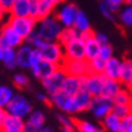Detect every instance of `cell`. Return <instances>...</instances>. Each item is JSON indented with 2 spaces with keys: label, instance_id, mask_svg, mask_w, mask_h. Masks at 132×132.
<instances>
[{
  "label": "cell",
  "instance_id": "obj_26",
  "mask_svg": "<svg viewBox=\"0 0 132 132\" xmlns=\"http://www.w3.org/2000/svg\"><path fill=\"white\" fill-rule=\"evenodd\" d=\"M120 119L113 113H109L107 116L102 119V127L104 132H120Z\"/></svg>",
  "mask_w": 132,
  "mask_h": 132
},
{
  "label": "cell",
  "instance_id": "obj_44",
  "mask_svg": "<svg viewBox=\"0 0 132 132\" xmlns=\"http://www.w3.org/2000/svg\"><path fill=\"white\" fill-rule=\"evenodd\" d=\"M35 98L40 102H44L46 104H50V100H48V96L45 93V92H38L35 93Z\"/></svg>",
  "mask_w": 132,
  "mask_h": 132
},
{
  "label": "cell",
  "instance_id": "obj_47",
  "mask_svg": "<svg viewBox=\"0 0 132 132\" xmlns=\"http://www.w3.org/2000/svg\"><path fill=\"white\" fill-rule=\"evenodd\" d=\"M5 115H6V112H5V108H3V107H0V124H1V121L4 120Z\"/></svg>",
  "mask_w": 132,
  "mask_h": 132
},
{
  "label": "cell",
  "instance_id": "obj_23",
  "mask_svg": "<svg viewBox=\"0 0 132 132\" xmlns=\"http://www.w3.org/2000/svg\"><path fill=\"white\" fill-rule=\"evenodd\" d=\"M56 68H58V67H56V65H53V64L48 63V62H46V61L43 60L39 64H36V65L32 67L30 70H32L33 76H34L35 79H38V80L41 81L43 79H45L46 76L50 75V74H51Z\"/></svg>",
  "mask_w": 132,
  "mask_h": 132
},
{
  "label": "cell",
  "instance_id": "obj_33",
  "mask_svg": "<svg viewBox=\"0 0 132 132\" xmlns=\"http://www.w3.org/2000/svg\"><path fill=\"white\" fill-rule=\"evenodd\" d=\"M104 63H105V61L101 60L98 57L92 61H88V74H103Z\"/></svg>",
  "mask_w": 132,
  "mask_h": 132
},
{
  "label": "cell",
  "instance_id": "obj_42",
  "mask_svg": "<svg viewBox=\"0 0 132 132\" xmlns=\"http://www.w3.org/2000/svg\"><path fill=\"white\" fill-rule=\"evenodd\" d=\"M93 36L95 39L98 41L100 45H104V44H108L109 43V38L105 33H102V32H93Z\"/></svg>",
  "mask_w": 132,
  "mask_h": 132
},
{
  "label": "cell",
  "instance_id": "obj_21",
  "mask_svg": "<svg viewBox=\"0 0 132 132\" xmlns=\"http://www.w3.org/2000/svg\"><path fill=\"white\" fill-rule=\"evenodd\" d=\"M120 84L126 88L131 90L132 86V61L130 58H124L121 61V70L119 76Z\"/></svg>",
  "mask_w": 132,
  "mask_h": 132
},
{
  "label": "cell",
  "instance_id": "obj_25",
  "mask_svg": "<svg viewBox=\"0 0 132 132\" xmlns=\"http://www.w3.org/2000/svg\"><path fill=\"white\" fill-rule=\"evenodd\" d=\"M121 87H124L120 84L119 80H113V79H104V84H103V88H102V95L101 96L107 97L112 100L113 97L115 96L118 92L121 90Z\"/></svg>",
  "mask_w": 132,
  "mask_h": 132
},
{
  "label": "cell",
  "instance_id": "obj_34",
  "mask_svg": "<svg viewBox=\"0 0 132 132\" xmlns=\"http://www.w3.org/2000/svg\"><path fill=\"white\" fill-rule=\"evenodd\" d=\"M112 113L119 119H124L128 115H132V105H120V104H114L112 109Z\"/></svg>",
  "mask_w": 132,
  "mask_h": 132
},
{
  "label": "cell",
  "instance_id": "obj_43",
  "mask_svg": "<svg viewBox=\"0 0 132 132\" xmlns=\"http://www.w3.org/2000/svg\"><path fill=\"white\" fill-rule=\"evenodd\" d=\"M100 10H101V13H102V15H103L107 20L115 21V13H113L112 11H109L108 9L105 7V5L102 4V3L100 4Z\"/></svg>",
  "mask_w": 132,
  "mask_h": 132
},
{
  "label": "cell",
  "instance_id": "obj_4",
  "mask_svg": "<svg viewBox=\"0 0 132 132\" xmlns=\"http://www.w3.org/2000/svg\"><path fill=\"white\" fill-rule=\"evenodd\" d=\"M10 27H11L18 35L26 40L34 30L36 27V20L32 17H11L9 16L6 21Z\"/></svg>",
  "mask_w": 132,
  "mask_h": 132
},
{
  "label": "cell",
  "instance_id": "obj_2",
  "mask_svg": "<svg viewBox=\"0 0 132 132\" xmlns=\"http://www.w3.org/2000/svg\"><path fill=\"white\" fill-rule=\"evenodd\" d=\"M40 53L43 60L53 64L56 67H61L63 64L65 57H64L63 45L60 41H47L40 48Z\"/></svg>",
  "mask_w": 132,
  "mask_h": 132
},
{
  "label": "cell",
  "instance_id": "obj_46",
  "mask_svg": "<svg viewBox=\"0 0 132 132\" xmlns=\"http://www.w3.org/2000/svg\"><path fill=\"white\" fill-rule=\"evenodd\" d=\"M13 1H15V0H0V5H1L6 11H9L10 7H11V5L13 4Z\"/></svg>",
  "mask_w": 132,
  "mask_h": 132
},
{
  "label": "cell",
  "instance_id": "obj_11",
  "mask_svg": "<svg viewBox=\"0 0 132 132\" xmlns=\"http://www.w3.org/2000/svg\"><path fill=\"white\" fill-rule=\"evenodd\" d=\"M61 68L67 75L84 78L88 74V65L86 60H64Z\"/></svg>",
  "mask_w": 132,
  "mask_h": 132
},
{
  "label": "cell",
  "instance_id": "obj_20",
  "mask_svg": "<svg viewBox=\"0 0 132 132\" xmlns=\"http://www.w3.org/2000/svg\"><path fill=\"white\" fill-rule=\"evenodd\" d=\"M65 0H39V9H38V21L46 16L53 15V11L61 4H64Z\"/></svg>",
  "mask_w": 132,
  "mask_h": 132
},
{
  "label": "cell",
  "instance_id": "obj_17",
  "mask_svg": "<svg viewBox=\"0 0 132 132\" xmlns=\"http://www.w3.org/2000/svg\"><path fill=\"white\" fill-rule=\"evenodd\" d=\"M121 58L113 56L108 61H105L103 69V76L107 79H113V80H119L121 70Z\"/></svg>",
  "mask_w": 132,
  "mask_h": 132
},
{
  "label": "cell",
  "instance_id": "obj_35",
  "mask_svg": "<svg viewBox=\"0 0 132 132\" xmlns=\"http://www.w3.org/2000/svg\"><path fill=\"white\" fill-rule=\"evenodd\" d=\"M13 85L15 87H17L18 90H24V88L29 87V78L26 74H22V73H17L13 75Z\"/></svg>",
  "mask_w": 132,
  "mask_h": 132
},
{
  "label": "cell",
  "instance_id": "obj_37",
  "mask_svg": "<svg viewBox=\"0 0 132 132\" xmlns=\"http://www.w3.org/2000/svg\"><path fill=\"white\" fill-rule=\"evenodd\" d=\"M114 56V50H113V46L110 44H104L101 45L100 47V52H98V58L103 61H108L110 57Z\"/></svg>",
  "mask_w": 132,
  "mask_h": 132
},
{
  "label": "cell",
  "instance_id": "obj_50",
  "mask_svg": "<svg viewBox=\"0 0 132 132\" xmlns=\"http://www.w3.org/2000/svg\"><path fill=\"white\" fill-rule=\"evenodd\" d=\"M3 53H4V47L0 45V62H1V58H3Z\"/></svg>",
  "mask_w": 132,
  "mask_h": 132
},
{
  "label": "cell",
  "instance_id": "obj_30",
  "mask_svg": "<svg viewBox=\"0 0 132 132\" xmlns=\"http://www.w3.org/2000/svg\"><path fill=\"white\" fill-rule=\"evenodd\" d=\"M119 20H120V23L124 27L131 28L132 27V6L131 5H125L124 7L119 10Z\"/></svg>",
  "mask_w": 132,
  "mask_h": 132
},
{
  "label": "cell",
  "instance_id": "obj_1",
  "mask_svg": "<svg viewBox=\"0 0 132 132\" xmlns=\"http://www.w3.org/2000/svg\"><path fill=\"white\" fill-rule=\"evenodd\" d=\"M35 30L45 43L58 41L62 26L58 23V21L55 18L53 15H50V16H46L41 20L36 21Z\"/></svg>",
  "mask_w": 132,
  "mask_h": 132
},
{
  "label": "cell",
  "instance_id": "obj_13",
  "mask_svg": "<svg viewBox=\"0 0 132 132\" xmlns=\"http://www.w3.org/2000/svg\"><path fill=\"white\" fill-rule=\"evenodd\" d=\"M46 118L43 110L33 109L24 119V132H39L44 127Z\"/></svg>",
  "mask_w": 132,
  "mask_h": 132
},
{
  "label": "cell",
  "instance_id": "obj_49",
  "mask_svg": "<svg viewBox=\"0 0 132 132\" xmlns=\"http://www.w3.org/2000/svg\"><path fill=\"white\" fill-rule=\"evenodd\" d=\"M62 131L63 132H76L74 128H62Z\"/></svg>",
  "mask_w": 132,
  "mask_h": 132
},
{
  "label": "cell",
  "instance_id": "obj_22",
  "mask_svg": "<svg viewBox=\"0 0 132 132\" xmlns=\"http://www.w3.org/2000/svg\"><path fill=\"white\" fill-rule=\"evenodd\" d=\"M73 28L75 29L80 35H86V34L92 32L90 21H88L85 12L80 11V10L78 11V13H76V16H75V20H74V23H73Z\"/></svg>",
  "mask_w": 132,
  "mask_h": 132
},
{
  "label": "cell",
  "instance_id": "obj_38",
  "mask_svg": "<svg viewBox=\"0 0 132 132\" xmlns=\"http://www.w3.org/2000/svg\"><path fill=\"white\" fill-rule=\"evenodd\" d=\"M102 4L105 5V7L113 13H118L121 6L125 4V0H103Z\"/></svg>",
  "mask_w": 132,
  "mask_h": 132
},
{
  "label": "cell",
  "instance_id": "obj_31",
  "mask_svg": "<svg viewBox=\"0 0 132 132\" xmlns=\"http://www.w3.org/2000/svg\"><path fill=\"white\" fill-rule=\"evenodd\" d=\"M15 96V91L12 90L7 85H1L0 86V107L5 108L10 101L12 100V97Z\"/></svg>",
  "mask_w": 132,
  "mask_h": 132
},
{
  "label": "cell",
  "instance_id": "obj_45",
  "mask_svg": "<svg viewBox=\"0 0 132 132\" xmlns=\"http://www.w3.org/2000/svg\"><path fill=\"white\" fill-rule=\"evenodd\" d=\"M9 18V12L5 10L1 5H0V24L4 23V22H6Z\"/></svg>",
  "mask_w": 132,
  "mask_h": 132
},
{
  "label": "cell",
  "instance_id": "obj_27",
  "mask_svg": "<svg viewBox=\"0 0 132 132\" xmlns=\"http://www.w3.org/2000/svg\"><path fill=\"white\" fill-rule=\"evenodd\" d=\"M74 130L76 132H104L103 127L87 120L74 119Z\"/></svg>",
  "mask_w": 132,
  "mask_h": 132
},
{
  "label": "cell",
  "instance_id": "obj_19",
  "mask_svg": "<svg viewBox=\"0 0 132 132\" xmlns=\"http://www.w3.org/2000/svg\"><path fill=\"white\" fill-rule=\"evenodd\" d=\"M82 88V79L72 75H65L61 91L68 96H74Z\"/></svg>",
  "mask_w": 132,
  "mask_h": 132
},
{
  "label": "cell",
  "instance_id": "obj_29",
  "mask_svg": "<svg viewBox=\"0 0 132 132\" xmlns=\"http://www.w3.org/2000/svg\"><path fill=\"white\" fill-rule=\"evenodd\" d=\"M3 65L7 69L16 68V53L15 48H4L3 58H1Z\"/></svg>",
  "mask_w": 132,
  "mask_h": 132
},
{
  "label": "cell",
  "instance_id": "obj_3",
  "mask_svg": "<svg viewBox=\"0 0 132 132\" xmlns=\"http://www.w3.org/2000/svg\"><path fill=\"white\" fill-rule=\"evenodd\" d=\"M33 110V105L28 98H26L21 93H15L10 103L5 107V112L9 115L16 116L20 119H26L29 115V113Z\"/></svg>",
  "mask_w": 132,
  "mask_h": 132
},
{
  "label": "cell",
  "instance_id": "obj_52",
  "mask_svg": "<svg viewBox=\"0 0 132 132\" xmlns=\"http://www.w3.org/2000/svg\"><path fill=\"white\" fill-rule=\"evenodd\" d=\"M0 86H1V85H0Z\"/></svg>",
  "mask_w": 132,
  "mask_h": 132
},
{
  "label": "cell",
  "instance_id": "obj_28",
  "mask_svg": "<svg viewBox=\"0 0 132 132\" xmlns=\"http://www.w3.org/2000/svg\"><path fill=\"white\" fill-rule=\"evenodd\" d=\"M113 104L120 105H132V95L131 90L126 87H121V90L112 98Z\"/></svg>",
  "mask_w": 132,
  "mask_h": 132
},
{
  "label": "cell",
  "instance_id": "obj_8",
  "mask_svg": "<svg viewBox=\"0 0 132 132\" xmlns=\"http://www.w3.org/2000/svg\"><path fill=\"white\" fill-rule=\"evenodd\" d=\"M113 105L114 104H113V101L110 98L98 96V97H93L92 98L88 110L92 113V115L95 116L96 119L102 120L104 116H107L109 113H112Z\"/></svg>",
  "mask_w": 132,
  "mask_h": 132
},
{
  "label": "cell",
  "instance_id": "obj_9",
  "mask_svg": "<svg viewBox=\"0 0 132 132\" xmlns=\"http://www.w3.org/2000/svg\"><path fill=\"white\" fill-rule=\"evenodd\" d=\"M63 51L65 60H85V46L82 35H79L78 38L64 44Z\"/></svg>",
  "mask_w": 132,
  "mask_h": 132
},
{
  "label": "cell",
  "instance_id": "obj_39",
  "mask_svg": "<svg viewBox=\"0 0 132 132\" xmlns=\"http://www.w3.org/2000/svg\"><path fill=\"white\" fill-rule=\"evenodd\" d=\"M57 120L62 125V128H74V119L67 114H58Z\"/></svg>",
  "mask_w": 132,
  "mask_h": 132
},
{
  "label": "cell",
  "instance_id": "obj_41",
  "mask_svg": "<svg viewBox=\"0 0 132 132\" xmlns=\"http://www.w3.org/2000/svg\"><path fill=\"white\" fill-rule=\"evenodd\" d=\"M43 61V57H41V53H40V50L39 48H33L32 50V55H30V65H29V69L39 64Z\"/></svg>",
  "mask_w": 132,
  "mask_h": 132
},
{
  "label": "cell",
  "instance_id": "obj_5",
  "mask_svg": "<svg viewBox=\"0 0 132 132\" xmlns=\"http://www.w3.org/2000/svg\"><path fill=\"white\" fill-rule=\"evenodd\" d=\"M65 75H67V74L64 73L63 69L61 68V67H58V68L55 69L48 76H46L45 79L41 80V85H43L44 92L48 97L52 96V95H55L56 92L61 91Z\"/></svg>",
  "mask_w": 132,
  "mask_h": 132
},
{
  "label": "cell",
  "instance_id": "obj_10",
  "mask_svg": "<svg viewBox=\"0 0 132 132\" xmlns=\"http://www.w3.org/2000/svg\"><path fill=\"white\" fill-rule=\"evenodd\" d=\"M104 79L103 74H87L82 78V88L92 98L98 97L102 95Z\"/></svg>",
  "mask_w": 132,
  "mask_h": 132
},
{
  "label": "cell",
  "instance_id": "obj_36",
  "mask_svg": "<svg viewBox=\"0 0 132 132\" xmlns=\"http://www.w3.org/2000/svg\"><path fill=\"white\" fill-rule=\"evenodd\" d=\"M24 43H27L28 45H30L33 48H40L41 46L44 45L45 41L39 36V34L36 33V30H34V32H33L32 34L24 40Z\"/></svg>",
  "mask_w": 132,
  "mask_h": 132
},
{
  "label": "cell",
  "instance_id": "obj_32",
  "mask_svg": "<svg viewBox=\"0 0 132 132\" xmlns=\"http://www.w3.org/2000/svg\"><path fill=\"white\" fill-rule=\"evenodd\" d=\"M79 35H80V34L76 32L73 27H70V28H62L61 34H60V38H58V41H60L62 45H64V44H67L68 41L78 38Z\"/></svg>",
  "mask_w": 132,
  "mask_h": 132
},
{
  "label": "cell",
  "instance_id": "obj_16",
  "mask_svg": "<svg viewBox=\"0 0 132 132\" xmlns=\"http://www.w3.org/2000/svg\"><path fill=\"white\" fill-rule=\"evenodd\" d=\"M72 97H73V107H74V115L88 110L92 97L85 91L84 88H81L78 93H75Z\"/></svg>",
  "mask_w": 132,
  "mask_h": 132
},
{
  "label": "cell",
  "instance_id": "obj_6",
  "mask_svg": "<svg viewBox=\"0 0 132 132\" xmlns=\"http://www.w3.org/2000/svg\"><path fill=\"white\" fill-rule=\"evenodd\" d=\"M79 11V9L76 7L75 4L72 3H64L61 4V6L57 9L55 12V18L58 21V23L62 26V28H70L73 27L74 20H75L76 13Z\"/></svg>",
  "mask_w": 132,
  "mask_h": 132
},
{
  "label": "cell",
  "instance_id": "obj_48",
  "mask_svg": "<svg viewBox=\"0 0 132 132\" xmlns=\"http://www.w3.org/2000/svg\"><path fill=\"white\" fill-rule=\"evenodd\" d=\"M39 132H55V131H53V130H51V128H48V127H43Z\"/></svg>",
  "mask_w": 132,
  "mask_h": 132
},
{
  "label": "cell",
  "instance_id": "obj_12",
  "mask_svg": "<svg viewBox=\"0 0 132 132\" xmlns=\"http://www.w3.org/2000/svg\"><path fill=\"white\" fill-rule=\"evenodd\" d=\"M50 104L56 107L58 110L67 114V115H74V107H73V97L65 95L64 92L58 91L55 95L48 97Z\"/></svg>",
  "mask_w": 132,
  "mask_h": 132
},
{
  "label": "cell",
  "instance_id": "obj_14",
  "mask_svg": "<svg viewBox=\"0 0 132 132\" xmlns=\"http://www.w3.org/2000/svg\"><path fill=\"white\" fill-rule=\"evenodd\" d=\"M33 47L27 43H23L17 48H15L16 53V67L22 69H29L30 65V55Z\"/></svg>",
  "mask_w": 132,
  "mask_h": 132
},
{
  "label": "cell",
  "instance_id": "obj_15",
  "mask_svg": "<svg viewBox=\"0 0 132 132\" xmlns=\"http://www.w3.org/2000/svg\"><path fill=\"white\" fill-rule=\"evenodd\" d=\"M82 38H84V46H85V60L88 62V61H92V60H95V58H97L101 45L95 39L93 30L91 33L86 34V35H82Z\"/></svg>",
  "mask_w": 132,
  "mask_h": 132
},
{
  "label": "cell",
  "instance_id": "obj_53",
  "mask_svg": "<svg viewBox=\"0 0 132 132\" xmlns=\"http://www.w3.org/2000/svg\"><path fill=\"white\" fill-rule=\"evenodd\" d=\"M23 132H24V131H23Z\"/></svg>",
  "mask_w": 132,
  "mask_h": 132
},
{
  "label": "cell",
  "instance_id": "obj_51",
  "mask_svg": "<svg viewBox=\"0 0 132 132\" xmlns=\"http://www.w3.org/2000/svg\"><path fill=\"white\" fill-rule=\"evenodd\" d=\"M131 3H132V0H125V4L126 5H131Z\"/></svg>",
  "mask_w": 132,
  "mask_h": 132
},
{
  "label": "cell",
  "instance_id": "obj_40",
  "mask_svg": "<svg viewBox=\"0 0 132 132\" xmlns=\"http://www.w3.org/2000/svg\"><path fill=\"white\" fill-rule=\"evenodd\" d=\"M120 132H132V115H128L120 121Z\"/></svg>",
  "mask_w": 132,
  "mask_h": 132
},
{
  "label": "cell",
  "instance_id": "obj_18",
  "mask_svg": "<svg viewBox=\"0 0 132 132\" xmlns=\"http://www.w3.org/2000/svg\"><path fill=\"white\" fill-rule=\"evenodd\" d=\"M24 120L6 114L0 124V132H23Z\"/></svg>",
  "mask_w": 132,
  "mask_h": 132
},
{
  "label": "cell",
  "instance_id": "obj_24",
  "mask_svg": "<svg viewBox=\"0 0 132 132\" xmlns=\"http://www.w3.org/2000/svg\"><path fill=\"white\" fill-rule=\"evenodd\" d=\"M7 12L11 17H29V0H15Z\"/></svg>",
  "mask_w": 132,
  "mask_h": 132
},
{
  "label": "cell",
  "instance_id": "obj_7",
  "mask_svg": "<svg viewBox=\"0 0 132 132\" xmlns=\"http://www.w3.org/2000/svg\"><path fill=\"white\" fill-rule=\"evenodd\" d=\"M24 40L10 27L7 22L0 24V45L4 48H17Z\"/></svg>",
  "mask_w": 132,
  "mask_h": 132
}]
</instances>
